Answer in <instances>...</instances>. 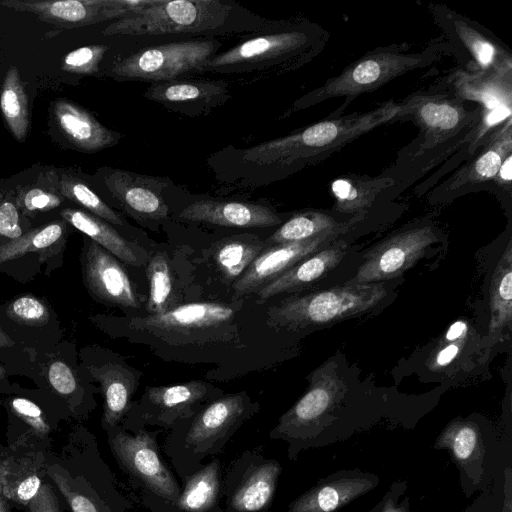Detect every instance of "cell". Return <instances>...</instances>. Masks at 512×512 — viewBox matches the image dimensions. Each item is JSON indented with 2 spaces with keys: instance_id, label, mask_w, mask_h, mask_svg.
<instances>
[{
  "instance_id": "obj_18",
  "label": "cell",
  "mask_w": 512,
  "mask_h": 512,
  "mask_svg": "<svg viewBox=\"0 0 512 512\" xmlns=\"http://www.w3.org/2000/svg\"><path fill=\"white\" fill-rule=\"evenodd\" d=\"M143 96L169 110L195 117L211 113L230 98L225 79H174L151 83Z\"/></svg>"
},
{
  "instance_id": "obj_49",
  "label": "cell",
  "mask_w": 512,
  "mask_h": 512,
  "mask_svg": "<svg viewBox=\"0 0 512 512\" xmlns=\"http://www.w3.org/2000/svg\"><path fill=\"white\" fill-rule=\"evenodd\" d=\"M463 341L464 339L458 341H447L451 343L444 345L443 348L437 352L434 361L435 366L443 367L450 364L459 354Z\"/></svg>"
},
{
  "instance_id": "obj_12",
  "label": "cell",
  "mask_w": 512,
  "mask_h": 512,
  "mask_svg": "<svg viewBox=\"0 0 512 512\" xmlns=\"http://www.w3.org/2000/svg\"><path fill=\"white\" fill-rule=\"evenodd\" d=\"M281 464L254 451L231 463L223 479L228 512H265L274 499Z\"/></svg>"
},
{
  "instance_id": "obj_55",
  "label": "cell",
  "mask_w": 512,
  "mask_h": 512,
  "mask_svg": "<svg viewBox=\"0 0 512 512\" xmlns=\"http://www.w3.org/2000/svg\"><path fill=\"white\" fill-rule=\"evenodd\" d=\"M383 504H384V499L382 497V499L367 512H381Z\"/></svg>"
},
{
  "instance_id": "obj_39",
  "label": "cell",
  "mask_w": 512,
  "mask_h": 512,
  "mask_svg": "<svg viewBox=\"0 0 512 512\" xmlns=\"http://www.w3.org/2000/svg\"><path fill=\"white\" fill-rule=\"evenodd\" d=\"M64 231L62 222H52L1 244L0 264L51 247L62 238Z\"/></svg>"
},
{
  "instance_id": "obj_15",
  "label": "cell",
  "mask_w": 512,
  "mask_h": 512,
  "mask_svg": "<svg viewBox=\"0 0 512 512\" xmlns=\"http://www.w3.org/2000/svg\"><path fill=\"white\" fill-rule=\"evenodd\" d=\"M102 182L121 209L138 222H161L169 214L163 193L171 185L166 177L106 168Z\"/></svg>"
},
{
  "instance_id": "obj_57",
  "label": "cell",
  "mask_w": 512,
  "mask_h": 512,
  "mask_svg": "<svg viewBox=\"0 0 512 512\" xmlns=\"http://www.w3.org/2000/svg\"><path fill=\"white\" fill-rule=\"evenodd\" d=\"M0 493H2V459H0Z\"/></svg>"
},
{
  "instance_id": "obj_47",
  "label": "cell",
  "mask_w": 512,
  "mask_h": 512,
  "mask_svg": "<svg viewBox=\"0 0 512 512\" xmlns=\"http://www.w3.org/2000/svg\"><path fill=\"white\" fill-rule=\"evenodd\" d=\"M406 489V481H394L383 495L384 504L381 512H414L410 508V500L408 496H405L400 501V497L405 493Z\"/></svg>"
},
{
  "instance_id": "obj_34",
  "label": "cell",
  "mask_w": 512,
  "mask_h": 512,
  "mask_svg": "<svg viewBox=\"0 0 512 512\" xmlns=\"http://www.w3.org/2000/svg\"><path fill=\"white\" fill-rule=\"evenodd\" d=\"M364 217H352L339 222L331 214L321 210H304L293 214L285 221L265 243L270 245L307 240L325 231L354 225Z\"/></svg>"
},
{
  "instance_id": "obj_53",
  "label": "cell",
  "mask_w": 512,
  "mask_h": 512,
  "mask_svg": "<svg viewBox=\"0 0 512 512\" xmlns=\"http://www.w3.org/2000/svg\"><path fill=\"white\" fill-rule=\"evenodd\" d=\"M14 345V341L5 333L0 326V349L9 348Z\"/></svg>"
},
{
  "instance_id": "obj_36",
  "label": "cell",
  "mask_w": 512,
  "mask_h": 512,
  "mask_svg": "<svg viewBox=\"0 0 512 512\" xmlns=\"http://www.w3.org/2000/svg\"><path fill=\"white\" fill-rule=\"evenodd\" d=\"M46 473L56 484L72 512H129V508L108 502L84 479L72 478L58 465L48 467Z\"/></svg>"
},
{
  "instance_id": "obj_25",
  "label": "cell",
  "mask_w": 512,
  "mask_h": 512,
  "mask_svg": "<svg viewBox=\"0 0 512 512\" xmlns=\"http://www.w3.org/2000/svg\"><path fill=\"white\" fill-rule=\"evenodd\" d=\"M53 114L68 142L81 151L98 152L116 145L122 138V134L105 127L90 112L69 100H57Z\"/></svg>"
},
{
  "instance_id": "obj_26",
  "label": "cell",
  "mask_w": 512,
  "mask_h": 512,
  "mask_svg": "<svg viewBox=\"0 0 512 512\" xmlns=\"http://www.w3.org/2000/svg\"><path fill=\"white\" fill-rule=\"evenodd\" d=\"M444 84L459 99L476 102L481 113L512 109V74H470L456 69Z\"/></svg>"
},
{
  "instance_id": "obj_33",
  "label": "cell",
  "mask_w": 512,
  "mask_h": 512,
  "mask_svg": "<svg viewBox=\"0 0 512 512\" xmlns=\"http://www.w3.org/2000/svg\"><path fill=\"white\" fill-rule=\"evenodd\" d=\"M490 340L496 341L497 337L512 320V249L509 241L506 250L502 254L494 270L489 297Z\"/></svg>"
},
{
  "instance_id": "obj_44",
  "label": "cell",
  "mask_w": 512,
  "mask_h": 512,
  "mask_svg": "<svg viewBox=\"0 0 512 512\" xmlns=\"http://www.w3.org/2000/svg\"><path fill=\"white\" fill-rule=\"evenodd\" d=\"M61 202L58 195L39 187L26 188L18 197V206L30 214L54 209Z\"/></svg>"
},
{
  "instance_id": "obj_48",
  "label": "cell",
  "mask_w": 512,
  "mask_h": 512,
  "mask_svg": "<svg viewBox=\"0 0 512 512\" xmlns=\"http://www.w3.org/2000/svg\"><path fill=\"white\" fill-rule=\"evenodd\" d=\"M29 512H61L59 501L49 483H43L27 505Z\"/></svg>"
},
{
  "instance_id": "obj_2",
  "label": "cell",
  "mask_w": 512,
  "mask_h": 512,
  "mask_svg": "<svg viewBox=\"0 0 512 512\" xmlns=\"http://www.w3.org/2000/svg\"><path fill=\"white\" fill-rule=\"evenodd\" d=\"M329 38V31L309 20L278 21L264 32L212 56L197 74L235 75L234 83L278 77L311 62Z\"/></svg>"
},
{
  "instance_id": "obj_20",
  "label": "cell",
  "mask_w": 512,
  "mask_h": 512,
  "mask_svg": "<svg viewBox=\"0 0 512 512\" xmlns=\"http://www.w3.org/2000/svg\"><path fill=\"white\" fill-rule=\"evenodd\" d=\"M511 154L512 119H509L485 138L469 159L436 188L435 194L456 195L493 180L503 161Z\"/></svg>"
},
{
  "instance_id": "obj_30",
  "label": "cell",
  "mask_w": 512,
  "mask_h": 512,
  "mask_svg": "<svg viewBox=\"0 0 512 512\" xmlns=\"http://www.w3.org/2000/svg\"><path fill=\"white\" fill-rule=\"evenodd\" d=\"M63 219L89 239L114 255L118 260L140 266L144 263L145 251L125 239L108 222L83 210L66 208L61 211Z\"/></svg>"
},
{
  "instance_id": "obj_23",
  "label": "cell",
  "mask_w": 512,
  "mask_h": 512,
  "mask_svg": "<svg viewBox=\"0 0 512 512\" xmlns=\"http://www.w3.org/2000/svg\"><path fill=\"white\" fill-rule=\"evenodd\" d=\"M207 394L208 387L201 381L147 387L142 418L150 425L171 428L178 421L194 416Z\"/></svg>"
},
{
  "instance_id": "obj_50",
  "label": "cell",
  "mask_w": 512,
  "mask_h": 512,
  "mask_svg": "<svg viewBox=\"0 0 512 512\" xmlns=\"http://www.w3.org/2000/svg\"><path fill=\"white\" fill-rule=\"evenodd\" d=\"M511 178H512V154L509 155L501 164L497 175L493 179L497 187L502 190L511 192Z\"/></svg>"
},
{
  "instance_id": "obj_51",
  "label": "cell",
  "mask_w": 512,
  "mask_h": 512,
  "mask_svg": "<svg viewBox=\"0 0 512 512\" xmlns=\"http://www.w3.org/2000/svg\"><path fill=\"white\" fill-rule=\"evenodd\" d=\"M500 512H512V472L509 467L504 472V501Z\"/></svg>"
},
{
  "instance_id": "obj_54",
  "label": "cell",
  "mask_w": 512,
  "mask_h": 512,
  "mask_svg": "<svg viewBox=\"0 0 512 512\" xmlns=\"http://www.w3.org/2000/svg\"><path fill=\"white\" fill-rule=\"evenodd\" d=\"M0 512H10L7 504V499L0 493Z\"/></svg>"
},
{
  "instance_id": "obj_4",
  "label": "cell",
  "mask_w": 512,
  "mask_h": 512,
  "mask_svg": "<svg viewBox=\"0 0 512 512\" xmlns=\"http://www.w3.org/2000/svg\"><path fill=\"white\" fill-rule=\"evenodd\" d=\"M446 53L451 54V49L442 36L418 51H411L409 44L377 47L295 100L291 110L298 111L331 98L343 97V105L331 114L340 116L356 97L372 92L412 70L428 67Z\"/></svg>"
},
{
  "instance_id": "obj_3",
  "label": "cell",
  "mask_w": 512,
  "mask_h": 512,
  "mask_svg": "<svg viewBox=\"0 0 512 512\" xmlns=\"http://www.w3.org/2000/svg\"><path fill=\"white\" fill-rule=\"evenodd\" d=\"M245 11L233 1L144 0L103 29L104 35L147 36L164 34H223L243 30L261 31L276 22L249 23L238 16Z\"/></svg>"
},
{
  "instance_id": "obj_38",
  "label": "cell",
  "mask_w": 512,
  "mask_h": 512,
  "mask_svg": "<svg viewBox=\"0 0 512 512\" xmlns=\"http://www.w3.org/2000/svg\"><path fill=\"white\" fill-rule=\"evenodd\" d=\"M59 193L65 198L85 208L91 214L109 224L123 226L124 219L94 192L83 180L62 175L58 184Z\"/></svg>"
},
{
  "instance_id": "obj_19",
  "label": "cell",
  "mask_w": 512,
  "mask_h": 512,
  "mask_svg": "<svg viewBox=\"0 0 512 512\" xmlns=\"http://www.w3.org/2000/svg\"><path fill=\"white\" fill-rule=\"evenodd\" d=\"M380 478L358 468L338 470L319 479L299 495L286 512H337L375 489Z\"/></svg>"
},
{
  "instance_id": "obj_42",
  "label": "cell",
  "mask_w": 512,
  "mask_h": 512,
  "mask_svg": "<svg viewBox=\"0 0 512 512\" xmlns=\"http://www.w3.org/2000/svg\"><path fill=\"white\" fill-rule=\"evenodd\" d=\"M108 49L107 45H88L77 48L64 56L62 69L74 74H95Z\"/></svg>"
},
{
  "instance_id": "obj_21",
  "label": "cell",
  "mask_w": 512,
  "mask_h": 512,
  "mask_svg": "<svg viewBox=\"0 0 512 512\" xmlns=\"http://www.w3.org/2000/svg\"><path fill=\"white\" fill-rule=\"evenodd\" d=\"M434 449H445L460 472V482L467 497L477 489L483 478L485 446L479 426L463 418L450 421L440 432Z\"/></svg>"
},
{
  "instance_id": "obj_43",
  "label": "cell",
  "mask_w": 512,
  "mask_h": 512,
  "mask_svg": "<svg viewBox=\"0 0 512 512\" xmlns=\"http://www.w3.org/2000/svg\"><path fill=\"white\" fill-rule=\"evenodd\" d=\"M12 412L25 422L39 437H44L50 432L49 424L42 410L32 401L26 398H13L10 401Z\"/></svg>"
},
{
  "instance_id": "obj_17",
  "label": "cell",
  "mask_w": 512,
  "mask_h": 512,
  "mask_svg": "<svg viewBox=\"0 0 512 512\" xmlns=\"http://www.w3.org/2000/svg\"><path fill=\"white\" fill-rule=\"evenodd\" d=\"M81 260L85 285L96 299L123 309L140 307L133 283L114 255L88 239Z\"/></svg>"
},
{
  "instance_id": "obj_6",
  "label": "cell",
  "mask_w": 512,
  "mask_h": 512,
  "mask_svg": "<svg viewBox=\"0 0 512 512\" xmlns=\"http://www.w3.org/2000/svg\"><path fill=\"white\" fill-rule=\"evenodd\" d=\"M387 295L381 283H347L284 299L268 312L275 327L302 329L330 324L369 311Z\"/></svg>"
},
{
  "instance_id": "obj_24",
  "label": "cell",
  "mask_w": 512,
  "mask_h": 512,
  "mask_svg": "<svg viewBox=\"0 0 512 512\" xmlns=\"http://www.w3.org/2000/svg\"><path fill=\"white\" fill-rule=\"evenodd\" d=\"M232 307L214 302L180 305L160 314L134 318L130 326L149 332H187L217 327L234 317Z\"/></svg>"
},
{
  "instance_id": "obj_7",
  "label": "cell",
  "mask_w": 512,
  "mask_h": 512,
  "mask_svg": "<svg viewBox=\"0 0 512 512\" xmlns=\"http://www.w3.org/2000/svg\"><path fill=\"white\" fill-rule=\"evenodd\" d=\"M404 119L419 127L418 137L405 152L410 163L424 162L447 142L467 143L466 136L478 123L481 109L469 110L452 93H416L406 98Z\"/></svg>"
},
{
  "instance_id": "obj_46",
  "label": "cell",
  "mask_w": 512,
  "mask_h": 512,
  "mask_svg": "<svg viewBox=\"0 0 512 512\" xmlns=\"http://www.w3.org/2000/svg\"><path fill=\"white\" fill-rule=\"evenodd\" d=\"M21 235L23 230L16 205L8 200L0 202V240L10 241Z\"/></svg>"
},
{
  "instance_id": "obj_40",
  "label": "cell",
  "mask_w": 512,
  "mask_h": 512,
  "mask_svg": "<svg viewBox=\"0 0 512 512\" xmlns=\"http://www.w3.org/2000/svg\"><path fill=\"white\" fill-rule=\"evenodd\" d=\"M149 281L147 311L160 314L170 309L173 295V281L168 258L164 253L154 254L146 269Z\"/></svg>"
},
{
  "instance_id": "obj_28",
  "label": "cell",
  "mask_w": 512,
  "mask_h": 512,
  "mask_svg": "<svg viewBox=\"0 0 512 512\" xmlns=\"http://www.w3.org/2000/svg\"><path fill=\"white\" fill-rule=\"evenodd\" d=\"M220 461L215 458L182 478L180 494L169 512H223L224 495Z\"/></svg>"
},
{
  "instance_id": "obj_14",
  "label": "cell",
  "mask_w": 512,
  "mask_h": 512,
  "mask_svg": "<svg viewBox=\"0 0 512 512\" xmlns=\"http://www.w3.org/2000/svg\"><path fill=\"white\" fill-rule=\"evenodd\" d=\"M144 0H0L9 9L34 14L62 28H76L122 18Z\"/></svg>"
},
{
  "instance_id": "obj_52",
  "label": "cell",
  "mask_w": 512,
  "mask_h": 512,
  "mask_svg": "<svg viewBox=\"0 0 512 512\" xmlns=\"http://www.w3.org/2000/svg\"><path fill=\"white\" fill-rule=\"evenodd\" d=\"M467 324L464 321L454 322L447 330L444 341L463 340L467 334Z\"/></svg>"
},
{
  "instance_id": "obj_32",
  "label": "cell",
  "mask_w": 512,
  "mask_h": 512,
  "mask_svg": "<svg viewBox=\"0 0 512 512\" xmlns=\"http://www.w3.org/2000/svg\"><path fill=\"white\" fill-rule=\"evenodd\" d=\"M40 456L25 455L2 459V494L6 499L27 506L40 490Z\"/></svg>"
},
{
  "instance_id": "obj_58",
  "label": "cell",
  "mask_w": 512,
  "mask_h": 512,
  "mask_svg": "<svg viewBox=\"0 0 512 512\" xmlns=\"http://www.w3.org/2000/svg\"><path fill=\"white\" fill-rule=\"evenodd\" d=\"M0 459H1V447H0Z\"/></svg>"
},
{
  "instance_id": "obj_5",
  "label": "cell",
  "mask_w": 512,
  "mask_h": 512,
  "mask_svg": "<svg viewBox=\"0 0 512 512\" xmlns=\"http://www.w3.org/2000/svg\"><path fill=\"white\" fill-rule=\"evenodd\" d=\"M253 412L245 394L225 395L192 416L185 430L171 434L164 450L181 478L202 465L206 457L220 453Z\"/></svg>"
},
{
  "instance_id": "obj_13",
  "label": "cell",
  "mask_w": 512,
  "mask_h": 512,
  "mask_svg": "<svg viewBox=\"0 0 512 512\" xmlns=\"http://www.w3.org/2000/svg\"><path fill=\"white\" fill-rule=\"evenodd\" d=\"M438 240L434 227L423 225L399 231L373 246L357 270L354 283H380L410 269Z\"/></svg>"
},
{
  "instance_id": "obj_9",
  "label": "cell",
  "mask_w": 512,
  "mask_h": 512,
  "mask_svg": "<svg viewBox=\"0 0 512 512\" xmlns=\"http://www.w3.org/2000/svg\"><path fill=\"white\" fill-rule=\"evenodd\" d=\"M221 42L215 38L170 42L137 50L115 60L109 76L117 81L166 82L197 74L217 54Z\"/></svg>"
},
{
  "instance_id": "obj_45",
  "label": "cell",
  "mask_w": 512,
  "mask_h": 512,
  "mask_svg": "<svg viewBox=\"0 0 512 512\" xmlns=\"http://www.w3.org/2000/svg\"><path fill=\"white\" fill-rule=\"evenodd\" d=\"M51 387L62 396H69L77 389V381L71 368L63 361L50 363L47 371Z\"/></svg>"
},
{
  "instance_id": "obj_31",
  "label": "cell",
  "mask_w": 512,
  "mask_h": 512,
  "mask_svg": "<svg viewBox=\"0 0 512 512\" xmlns=\"http://www.w3.org/2000/svg\"><path fill=\"white\" fill-rule=\"evenodd\" d=\"M89 370L100 383L104 398L102 426L105 430L115 427L130 409V400L136 389L135 378L119 364L91 367Z\"/></svg>"
},
{
  "instance_id": "obj_22",
  "label": "cell",
  "mask_w": 512,
  "mask_h": 512,
  "mask_svg": "<svg viewBox=\"0 0 512 512\" xmlns=\"http://www.w3.org/2000/svg\"><path fill=\"white\" fill-rule=\"evenodd\" d=\"M178 218L224 227L265 228L279 225L281 217L269 206L256 202L205 198L192 202Z\"/></svg>"
},
{
  "instance_id": "obj_8",
  "label": "cell",
  "mask_w": 512,
  "mask_h": 512,
  "mask_svg": "<svg viewBox=\"0 0 512 512\" xmlns=\"http://www.w3.org/2000/svg\"><path fill=\"white\" fill-rule=\"evenodd\" d=\"M106 431L115 460L131 484L141 491L144 503L150 498L158 499V504L169 512L181 488L161 455L157 432L139 428L129 433L119 425Z\"/></svg>"
},
{
  "instance_id": "obj_29",
  "label": "cell",
  "mask_w": 512,
  "mask_h": 512,
  "mask_svg": "<svg viewBox=\"0 0 512 512\" xmlns=\"http://www.w3.org/2000/svg\"><path fill=\"white\" fill-rule=\"evenodd\" d=\"M397 185L392 176L343 175L331 183L334 211L352 217H364L379 196Z\"/></svg>"
},
{
  "instance_id": "obj_35",
  "label": "cell",
  "mask_w": 512,
  "mask_h": 512,
  "mask_svg": "<svg viewBox=\"0 0 512 512\" xmlns=\"http://www.w3.org/2000/svg\"><path fill=\"white\" fill-rule=\"evenodd\" d=\"M254 235H237L219 241L212 251L214 265L228 282H235L265 248Z\"/></svg>"
},
{
  "instance_id": "obj_11",
  "label": "cell",
  "mask_w": 512,
  "mask_h": 512,
  "mask_svg": "<svg viewBox=\"0 0 512 512\" xmlns=\"http://www.w3.org/2000/svg\"><path fill=\"white\" fill-rule=\"evenodd\" d=\"M429 9L462 71L512 74V54L491 32L443 5L430 4Z\"/></svg>"
},
{
  "instance_id": "obj_10",
  "label": "cell",
  "mask_w": 512,
  "mask_h": 512,
  "mask_svg": "<svg viewBox=\"0 0 512 512\" xmlns=\"http://www.w3.org/2000/svg\"><path fill=\"white\" fill-rule=\"evenodd\" d=\"M344 384L336 372L314 374L304 395L278 420L269 436L288 443L287 455L295 461L301 451L314 447L325 422L336 408L344 392Z\"/></svg>"
},
{
  "instance_id": "obj_16",
  "label": "cell",
  "mask_w": 512,
  "mask_h": 512,
  "mask_svg": "<svg viewBox=\"0 0 512 512\" xmlns=\"http://www.w3.org/2000/svg\"><path fill=\"white\" fill-rule=\"evenodd\" d=\"M352 226L325 231L303 241L271 245L262 251L234 282L235 295L244 296L258 292L301 260L336 241L340 234Z\"/></svg>"
},
{
  "instance_id": "obj_1",
  "label": "cell",
  "mask_w": 512,
  "mask_h": 512,
  "mask_svg": "<svg viewBox=\"0 0 512 512\" xmlns=\"http://www.w3.org/2000/svg\"><path fill=\"white\" fill-rule=\"evenodd\" d=\"M405 105L389 100L377 108L328 118L245 149L225 148L209 158L223 184L258 187L319 163L371 130L404 120Z\"/></svg>"
},
{
  "instance_id": "obj_41",
  "label": "cell",
  "mask_w": 512,
  "mask_h": 512,
  "mask_svg": "<svg viewBox=\"0 0 512 512\" xmlns=\"http://www.w3.org/2000/svg\"><path fill=\"white\" fill-rule=\"evenodd\" d=\"M6 313L14 322L31 327L45 325L50 316L47 306L31 295L21 296L12 301Z\"/></svg>"
},
{
  "instance_id": "obj_37",
  "label": "cell",
  "mask_w": 512,
  "mask_h": 512,
  "mask_svg": "<svg viewBox=\"0 0 512 512\" xmlns=\"http://www.w3.org/2000/svg\"><path fill=\"white\" fill-rule=\"evenodd\" d=\"M0 108L13 136L24 141L29 128L28 99L15 66L6 72L0 93Z\"/></svg>"
},
{
  "instance_id": "obj_56",
  "label": "cell",
  "mask_w": 512,
  "mask_h": 512,
  "mask_svg": "<svg viewBox=\"0 0 512 512\" xmlns=\"http://www.w3.org/2000/svg\"><path fill=\"white\" fill-rule=\"evenodd\" d=\"M6 377V370L4 367L0 364V381H2Z\"/></svg>"
},
{
  "instance_id": "obj_27",
  "label": "cell",
  "mask_w": 512,
  "mask_h": 512,
  "mask_svg": "<svg viewBox=\"0 0 512 512\" xmlns=\"http://www.w3.org/2000/svg\"><path fill=\"white\" fill-rule=\"evenodd\" d=\"M346 251L347 244L343 240H337L306 257L262 287L257 292L258 302L282 293L297 291L324 277L341 262Z\"/></svg>"
}]
</instances>
